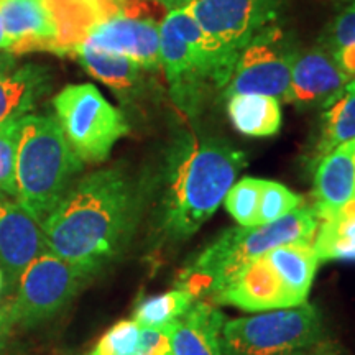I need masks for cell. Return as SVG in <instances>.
Listing matches in <instances>:
<instances>
[{
    "mask_svg": "<svg viewBox=\"0 0 355 355\" xmlns=\"http://www.w3.org/2000/svg\"><path fill=\"white\" fill-rule=\"evenodd\" d=\"M141 199L139 183L119 165L79 178L42 222L48 248L94 277L125 250Z\"/></svg>",
    "mask_w": 355,
    "mask_h": 355,
    "instance_id": "1",
    "label": "cell"
},
{
    "mask_svg": "<svg viewBox=\"0 0 355 355\" xmlns=\"http://www.w3.org/2000/svg\"><path fill=\"white\" fill-rule=\"evenodd\" d=\"M245 153L219 137H188L168 155L159 229L171 242L194 235L224 201L242 168Z\"/></svg>",
    "mask_w": 355,
    "mask_h": 355,
    "instance_id": "2",
    "label": "cell"
},
{
    "mask_svg": "<svg viewBox=\"0 0 355 355\" xmlns=\"http://www.w3.org/2000/svg\"><path fill=\"white\" fill-rule=\"evenodd\" d=\"M319 219L313 206H300L290 214L265 225L234 227L184 266L180 273V288L196 298L216 296L248 263L278 245L296 242L313 243Z\"/></svg>",
    "mask_w": 355,
    "mask_h": 355,
    "instance_id": "3",
    "label": "cell"
},
{
    "mask_svg": "<svg viewBox=\"0 0 355 355\" xmlns=\"http://www.w3.org/2000/svg\"><path fill=\"white\" fill-rule=\"evenodd\" d=\"M84 163L73 152L55 117L20 119L15 155V199L40 222L64 198Z\"/></svg>",
    "mask_w": 355,
    "mask_h": 355,
    "instance_id": "4",
    "label": "cell"
},
{
    "mask_svg": "<svg viewBox=\"0 0 355 355\" xmlns=\"http://www.w3.org/2000/svg\"><path fill=\"white\" fill-rule=\"evenodd\" d=\"M237 58L212 40L184 8L159 24V63L173 99L186 114L198 112L209 89H224Z\"/></svg>",
    "mask_w": 355,
    "mask_h": 355,
    "instance_id": "5",
    "label": "cell"
},
{
    "mask_svg": "<svg viewBox=\"0 0 355 355\" xmlns=\"http://www.w3.org/2000/svg\"><path fill=\"white\" fill-rule=\"evenodd\" d=\"M56 121L84 165H99L127 135L125 115L105 99L94 84H69L53 97Z\"/></svg>",
    "mask_w": 355,
    "mask_h": 355,
    "instance_id": "6",
    "label": "cell"
},
{
    "mask_svg": "<svg viewBox=\"0 0 355 355\" xmlns=\"http://www.w3.org/2000/svg\"><path fill=\"white\" fill-rule=\"evenodd\" d=\"M322 316L314 304L265 311L225 321L222 355H288L322 343Z\"/></svg>",
    "mask_w": 355,
    "mask_h": 355,
    "instance_id": "7",
    "label": "cell"
},
{
    "mask_svg": "<svg viewBox=\"0 0 355 355\" xmlns=\"http://www.w3.org/2000/svg\"><path fill=\"white\" fill-rule=\"evenodd\" d=\"M92 277L53 252H44L26 266L10 303L13 324L33 329L61 313Z\"/></svg>",
    "mask_w": 355,
    "mask_h": 355,
    "instance_id": "8",
    "label": "cell"
},
{
    "mask_svg": "<svg viewBox=\"0 0 355 355\" xmlns=\"http://www.w3.org/2000/svg\"><path fill=\"white\" fill-rule=\"evenodd\" d=\"M298 51L277 25L257 35L241 51L224 96L263 94L291 102V66Z\"/></svg>",
    "mask_w": 355,
    "mask_h": 355,
    "instance_id": "9",
    "label": "cell"
},
{
    "mask_svg": "<svg viewBox=\"0 0 355 355\" xmlns=\"http://www.w3.org/2000/svg\"><path fill=\"white\" fill-rule=\"evenodd\" d=\"M168 8L152 0H128L121 15L104 20L86 38L89 48L123 55L146 71L159 66V19Z\"/></svg>",
    "mask_w": 355,
    "mask_h": 355,
    "instance_id": "10",
    "label": "cell"
},
{
    "mask_svg": "<svg viewBox=\"0 0 355 355\" xmlns=\"http://www.w3.org/2000/svg\"><path fill=\"white\" fill-rule=\"evenodd\" d=\"M282 0H194L183 7L224 50L239 56L277 19Z\"/></svg>",
    "mask_w": 355,
    "mask_h": 355,
    "instance_id": "11",
    "label": "cell"
},
{
    "mask_svg": "<svg viewBox=\"0 0 355 355\" xmlns=\"http://www.w3.org/2000/svg\"><path fill=\"white\" fill-rule=\"evenodd\" d=\"M48 250L42 222L15 198L0 194V266L7 290H15L26 266Z\"/></svg>",
    "mask_w": 355,
    "mask_h": 355,
    "instance_id": "12",
    "label": "cell"
},
{
    "mask_svg": "<svg viewBox=\"0 0 355 355\" xmlns=\"http://www.w3.org/2000/svg\"><path fill=\"white\" fill-rule=\"evenodd\" d=\"M212 300L247 313H265L298 306L265 257L242 268L216 296H212Z\"/></svg>",
    "mask_w": 355,
    "mask_h": 355,
    "instance_id": "13",
    "label": "cell"
},
{
    "mask_svg": "<svg viewBox=\"0 0 355 355\" xmlns=\"http://www.w3.org/2000/svg\"><path fill=\"white\" fill-rule=\"evenodd\" d=\"M53 74L44 66L19 64L15 56L0 53V123L28 115L51 91Z\"/></svg>",
    "mask_w": 355,
    "mask_h": 355,
    "instance_id": "14",
    "label": "cell"
},
{
    "mask_svg": "<svg viewBox=\"0 0 355 355\" xmlns=\"http://www.w3.org/2000/svg\"><path fill=\"white\" fill-rule=\"evenodd\" d=\"M8 55L55 53L56 30L43 0H0Z\"/></svg>",
    "mask_w": 355,
    "mask_h": 355,
    "instance_id": "15",
    "label": "cell"
},
{
    "mask_svg": "<svg viewBox=\"0 0 355 355\" xmlns=\"http://www.w3.org/2000/svg\"><path fill=\"white\" fill-rule=\"evenodd\" d=\"M56 30L55 55L73 56L92 30L119 13L115 0H43Z\"/></svg>",
    "mask_w": 355,
    "mask_h": 355,
    "instance_id": "16",
    "label": "cell"
},
{
    "mask_svg": "<svg viewBox=\"0 0 355 355\" xmlns=\"http://www.w3.org/2000/svg\"><path fill=\"white\" fill-rule=\"evenodd\" d=\"M347 79V74L324 48L298 53L291 66V102L306 107L326 105L345 86Z\"/></svg>",
    "mask_w": 355,
    "mask_h": 355,
    "instance_id": "17",
    "label": "cell"
},
{
    "mask_svg": "<svg viewBox=\"0 0 355 355\" xmlns=\"http://www.w3.org/2000/svg\"><path fill=\"white\" fill-rule=\"evenodd\" d=\"M313 196L318 219L355 201V140L345 141L321 158L314 173Z\"/></svg>",
    "mask_w": 355,
    "mask_h": 355,
    "instance_id": "18",
    "label": "cell"
},
{
    "mask_svg": "<svg viewBox=\"0 0 355 355\" xmlns=\"http://www.w3.org/2000/svg\"><path fill=\"white\" fill-rule=\"evenodd\" d=\"M225 319L216 306L194 301L180 318L166 324L173 355H222L220 331Z\"/></svg>",
    "mask_w": 355,
    "mask_h": 355,
    "instance_id": "19",
    "label": "cell"
},
{
    "mask_svg": "<svg viewBox=\"0 0 355 355\" xmlns=\"http://www.w3.org/2000/svg\"><path fill=\"white\" fill-rule=\"evenodd\" d=\"M263 257L285 283L296 304H304L319 265L313 243H285L272 248Z\"/></svg>",
    "mask_w": 355,
    "mask_h": 355,
    "instance_id": "20",
    "label": "cell"
},
{
    "mask_svg": "<svg viewBox=\"0 0 355 355\" xmlns=\"http://www.w3.org/2000/svg\"><path fill=\"white\" fill-rule=\"evenodd\" d=\"M73 56L78 58L83 68L92 78L104 83L105 86L112 89L115 94L121 97L132 96L141 84V71H144V68L130 58L94 50V48H89L86 44H81L74 51Z\"/></svg>",
    "mask_w": 355,
    "mask_h": 355,
    "instance_id": "21",
    "label": "cell"
},
{
    "mask_svg": "<svg viewBox=\"0 0 355 355\" xmlns=\"http://www.w3.org/2000/svg\"><path fill=\"white\" fill-rule=\"evenodd\" d=\"M229 121L247 137H272L282 128L279 101L263 94H235L227 102Z\"/></svg>",
    "mask_w": 355,
    "mask_h": 355,
    "instance_id": "22",
    "label": "cell"
},
{
    "mask_svg": "<svg viewBox=\"0 0 355 355\" xmlns=\"http://www.w3.org/2000/svg\"><path fill=\"white\" fill-rule=\"evenodd\" d=\"M324 107L321 137L316 145L319 159L345 141L355 140V79L345 83Z\"/></svg>",
    "mask_w": 355,
    "mask_h": 355,
    "instance_id": "23",
    "label": "cell"
},
{
    "mask_svg": "<svg viewBox=\"0 0 355 355\" xmlns=\"http://www.w3.org/2000/svg\"><path fill=\"white\" fill-rule=\"evenodd\" d=\"M198 298L186 288H176L163 295L150 296L137 306L133 313V321L140 327L162 329L166 324L175 321L189 309V306Z\"/></svg>",
    "mask_w": 355,
    "mask_h": 355,
    "instance_id": "24",
    "label": "cell"
},
{
    "mask_svg": "<svg viewBox=\"0 0 355 355\" xmlns=\"http://www.w3.org/2000/svg\"><path fill=\"white\" fill-rule=\"evenodd\" d=\"M324 46L347 76H355V2L332 21Z\"/></svg>",
    "mask_w": 355,
    "mask_h": 355,
    "instance_id": "25",
    "label": "cell"
},
{
    "mask_svg": "<svg viewBox=\"0 0 355 355\" xmlns=\"http://www.w3.org/2000/svg\"><path fill=\"white\" fill-rule=\"evenodd\" d=\"M263 181L259 178H242L230 186L224 198V206L241 227H252L257 222Z\"/></svg>",
    "mask_w": 355,
    "mask_h": 355,
    "instance_id": "26",
    "label": "cell"
},
{
    "mask_svg": "<svg viewBox=\"0 0 355 355\" xmlns=\"http://www.w3.org/2000/svg\"><path fill=\"white\" fill-rule=\"evenodd\" d=\"M303 206V198L277 181H263L255 225H265Z\"/></svg>",
    "mask_w": 355,
    "mask_h": 355,
    "instance_id": "27",
    "label": "cell"
},
{
    "mask_svg": "<svg viewBox=\"0 0 355 355\" xmlns=\"http://www.w3.org/2000/svg\"><path fill=\"white\" fill-rule=\"evenodd\" d=\"M19 121L0 123V194L15 198V155Z\"/></svg>",
    "mask_w": 355,
    "mask_h": 355,
    "instance_id": "28",
    "label": "cell"
},
{
    "mask_svg": "<svg viewBox=\"0 0 355 355\" xmlns=\"http://www.w3.org/2000/svg\"><path fill=\"white\" fill-rule=\"evenodd\" d=\"M141 327L133 319L117 322L101 337L89 355H128L135 350Z\"/></svg>",
    "mask_w": 355,
    "mask_h": 355,
    "instance_id": "29",
    "label": "cell"
},
{
    "mask_svg": "<svg viewBox=\"0 0 355 355\" xmlns=\"http://www.w3.org/2000/svg\"><path fill=\"white\" fill-rule=\"evenodd\" d=\"M319 261H355V239H332V241L313 242Z\"/></svg>",
    "mask_w": 355,
    "mask_h": 355,
    "instance_id": "30",
    "label": "cell"
},
{
    "mask_svg": "<svg viewBox=\"0 0 355 355\" xmlns=\"http://www.w3.org/2000/svg\"><path fill=\"white\" fill-rule=\"evenodd\" d=\"M128 355H171V345L166 331L141 327L135 350Z\"/></svg>",
    "mask_w": 355,
    "mask_h": 355,
    "instance_id": "31",
    "label": "cell"
},
{
    "mask_svg": "<svg viewBox=\"0 0 355 355\" xmlns=\"http://www.w3.org/2000/svg\"><path fill=\"white\" fill-rule=\"evenodd\" d=\"M13 329H15V324L10 313V303L0 306V355L7 349Z\"/></svg>",
    "mask_w": 355,
    "mask_h": 355,
    "instance_id": "32",
    "label": "cell"
},
{
    "mask_svg": "<svg viewBox=\"0 0 355 355\" xmlns=\"http://www.w3.org/2000/svg\"><path fill=\"white\" fill-rule=\"evenodd\" d=\"M288 355H337L334 345L329 343H319L316 345H311V347L296 350Z\"/></svg>",
    "mask_w": 355,
    "mask_h": 355,
    "instance_id": "33",
    "label": "cell"
},
{
    "mask_svg": "<svg viewBox=\"0 0 355 355\" xmlns=\"http://www.w3.org/2000/svg\"><path fill=\"white\" fill-rule=\"evenodd\" d=\"M194 0H163V6H165L168 10H175V8H183L189 6Z\"/></svg>",
    "mask_w": 355,
    "mask_h": 355,
    "instance_id": "34",
    "label": "cell"
},
{
    "mask_svg": "<svg viewBox=\"0 0 355 355\" xmlns=\"http://www.w3.org/2000/svg\"><path fill=\"white\" fill-rule=\"evenodd\" d=\"M7 50H8V42H7L6 32H3L2 19H0V53H7Z\"/></svg>",
    "mask_w": 355,
    "mask_h": 355,
    "instance_id": "35",
    "label": "cell"
},
{
    "mask_svg": "<svg viewBox=\"0 0 355 355\" xmlns=\"http://www.w3.org/2000/svg\"><path fill=\"white\" fill-rule=\"evenodd\" d=\"M3 290H6V275H3L2 266H0V295H2Z\"/></svg>",
    "mask_w": 355,
    "mask_h": 355,
    "instance_id": "36",
    "label": "cell"
},
{
    "mask_svg": "<svg viewBox=\"0 0 355 355\" xmlns=\"http://www.w3.org/2000/svg\"><path fill=\"white\" fill-rule=\"evenodd\" d=\"M152 2H159V3H163V0H152Z\"/></svg>",
    "mask_w": 355,
    "mask_h": 355,
    "instance_id": "37",
    "label": "cell"
},
{
    "mask_svg": "<svg viewBox=\"0 0 355 355\" xmlns=\"http://www.w3.org/2000/svg\"><path fill=\"white\" fill-rule=\"evenodd\" d=\"M171 355H173V354H171Z\"/></svg>",
    "mask_w": 355,
    "mask_h": 355,
    "instance_id": "38",
    "label": "cell"
}]
</instances>
